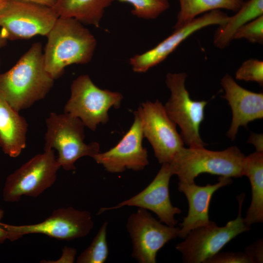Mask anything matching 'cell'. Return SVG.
Segmentation results:
<instances>
[{"mask_svg":"<svg viewBox=\"0 0 263 263\" xmlns=\"http://www.w3.org/2000/svg\"><path fill=\"white\" fill-rule=\"evenodd\" d=\"M54 80L46 71L42 45H32L10 70L0 74V98L19 112L49 93Z\"/></svg>","mask_w":263,"mask_h":263,"instance_id":"cell-1","label":"cell"},{"mask_svg":"<svg viewBox=\"0 0 263 263\" xmlns=\"http://www.w3.org/2000/svg\"><path fill=\"white\" fill-rule=\"evenodd\" d=\"M46 36L44 66L55 80L63 75L66 66L89 62L96 46L91 32L74 18L58 17Z\"/></svg>","mask_w":263,"mask_h":263,"instance_id":"cell-2","label":"cell"},{"mask_svg":"<svg viewBox=\"0 0 263 263\" xmlns=\"http://www.w3.org/2000/svg\"><path fill=\"white\" fill-rule=\"evenodd\" d=\"M245 158L236 146L221 151L205 147H183L169 164L179 183H193L199 175L204 173L229 178L242 177Z\"/></svg>","mask_w":263,"mask_h":263,"instance_id":"cell-3","label":"cell"},{"mask_svg":"<svg viewBox=\"0 0 263 263\" xmlns=\"http://www.w3.org/2000/svg\"><path fill=\"white\" fill-rule=\"evenodd\" d=\"M45 124L44 150H56L57 160L65 170H75V164L78 159L84 156L92 158L100 152L97 142H84L85 126L78 117L68 113L52 112Z\"/></svg>","mask_w":263,"mask_h":263,"instance_id":"cell-4","label":"cell"},{"mask_svg":"<svg viewBox=\"0 0 263 263\" xmlns=\"http://www.w3.org/2000/svg\"><path fill=\"white\" fill-rule=\"evenodd\" d=\"M244 197V193L237 197L239 208L235 219L223 226L211 221L207 225L193 229L176 245L183 263H205L237 236L250 229L251 226L244 223L242 215Z\"/></svg>","mask_w":263,"mask_h":263,"instance_id":"cell-5","label":"cell"},{"mask_svg":"<svg viewBox=\"0 0 263 263\" xmlns=\"http://www.w3.org/2000/svg\"><path fill=\"white\" fill-rule=\"evenodd\" d=\"M123 98L121 93L101 89L89 75H83L73 81L63 111L78 117L85 127L94 131L100 124L107 123L109 109L119 108Z\"/></svg>","mask_w":263,"mask_h":263,"instance_id":"cell-6","label":"cell"},{"mask_svg":"<svg viewBox=\"0 0 263 263\" xmlns=\"http://www.w3.org/2000/svg\"><path fill=\"white\" fill-rule=\"evenodd\" d=\"M60 168L55 150H44L6 177L2 191L3 200L15 203L23 196H39L54 185Z\"/></svg>","mask_w":263,"mask_h":263,"instance_id":"cell-7","label":"cell"},{"mask_svg":"<svg viewBox=\"0 0 263 263\" xmlns=\"http://www.w3.org/2000/svg\"><path fill=\"white\" fill-rule=\"evenodd\" d=\"M187 77L185 72L167 75L166 84L170 95L164 106L170 119L180 127L184 143L191 148L204 147L207 144L201 137L200 128L207 102L191 98L185 86Z\"/></svg>","mask_w":263,"mask_h":263,"instance_id":"cell-8","label":"cell"},{"mask_svg":"<svg viewBox=\"0 0 263 263\" xmlns=\"http://www.w3.org/2000/svg\"><path fill=\"white\" fill-rule=\"evenodd\" d=\"M1 225L12 242L30 234H42L58 240L71 241L88 235L94 222L89 211L69 207L54 210L46 219L37 224L16 225L1 222Z\"/></svg>","mask_w":263,"mask_h":263,"instance_id":"cell-9","label":"cell"},{"mask_svg":"<svg viewBox=\"0 0 263 263\" xmlns=\"http://www.w3.org/2000/svg\"><path fill=\"white\" fill-rule=\"evenodd\" d=\"M58 18L52 8L9 0L0 10V32L7 40L46 36Z\"/></svg>","mask_w":263,"mask_h":263,"instance_id":"cell-10","label":"cell"},{"mask_svg":"<svg viewBox=\"0 0 263 263\" xmlns=\"http://www.w3.org/2000/svg\"><path fill=\"white\" fill-rule=\"evenodd\" d=\"M135 112L141 122L143 136L151 145L158 162L169 163L184 147V142L164 105L158 100L147 101Z\"/></svg>","mask_w":263,"mask_h":263,"instance_id":"cell-11","label":"cell"},{"mask_svg":"<svg viewBox=\"0 0 263 263\" xmlns=\"http://www.w3.org/2000/svg\"><path fill=\"white\" fill-rule=\"evenodd\" d=\"M127 229L132 245V256L140 263H155L158 251L178 237L180 227L163 224L144 208L128 218Z\"/></svg>","mask_w":263,"mask_h":263,"instance_id":"cell-12","label":"cell"},{"mask_svg":"<svg viewBox=\"0 0 263 263\" xmlns=\"http://www.w3.org/2000/svg\"><path fill=\"white\" fill-rule=\"evenodd\" d=\"M162 165L154 178L143 190L116 206L101 207L97 214L125 206L137 207L152 211L161 222L169 226H175L177 221L175 219V215L181 213V209L173 206L170 201L169 183L173 175L169 164Z\"/></svg>","mask_w":263,"mask_h":263,"instance_id":"cell-13","label":"cell"},{"mask_svg":"<svg viewBox=\"0 0 263 263\" xmlns=\"http://www.w3.org/2000/svg\"><path fill=\"white\" fill-rule=\"evenodd\" d=\"M133 114V123L118 144L92 157L108 172L120 173L126 169L140 171L149 164L148 151L142 146L144 136L141 122L135 111Z\"/></svg>","mask_w":263,"mask_h":263,"instance_id":"cell-14","label":"cell"},{"mask_svg":"<svg viewBox=\"0 0 263 263\" xmlns=\"http://www.w3.org/2000/svg\"><path fill=\"white\" fill-rule=\"evenodd\" d=\"M228 16L221 10H213L196 18L173 33L155 47L131 57L130 63L136 73H145L164 61L187 38L206 27L224 24Z\"/></svg>","mask_w":263,"mask_h":263,"instance_id":"cell-15","label":"cell"},{"mask_svg":"<svg viewBox=\"0 0 263 263\" xmlns=\"http://www.w3.org/2000/svg\"><path fill=\"white\" fill-rule=\"evenodd\" d=\"M225 94L222 97L228 102L232 118L227 136L234 140L240 127L247 128L249 122L263 117V94L247 90L240 86L229 74L222 78Z\"/></svg>","mask_w":263,"mask_h":263,"instance_id":"cell-16","label":"cell"},{"mask_svg":"<svg viewBox=\"0 0 263 263\" xmlns=\"http://www.w3.org/2000/svg\"><path fill=\"white\" fill-rule=\"evenodd\" d=\"M231 178L219 176L214 184L201 186L193 183H178V190L186 196L188 203L187 215L180 224L178 237L184 239L193 229L208 225L209 207L213 194L219 188L231 184Z\"/></svg>","mask_w":263,"mask_h":263,"instance_id":"cell-17","label":"cell"},{"mask_svg":"<svg viewBox=\"0 0 263 263\" xmlns=\"http://www.w3.org/2000/svg\"><path fill=\"white\" fill-rule=\"evenodd\" d=\"M28 124L26 119L0 98V148L12 158L26 148Z\"/></svg>","mask_w":263,"mask_h":263,"instance_id":"cell-18","label":"cell"},{"mask_svg":"<svg viewBox=\"0 0 263 263\" xmlns=\"http://www.w3.org/2000/svg\"><path fill=\"white\" fill-rule=\"evenodd\" d=\"M244 176L249 179L251 187L250 205L244 223L249 226L263 222V152L255 151L246 156Z\"/></svg>","mask_w":263,"mask_h":263,"instance_id":"cell-19","label":"cell"},{"mask_svg":"<svg viewBox=\"0 0 263 263\" xmlns=\"http://www.w3.org/2000/svg\"><path fill=\"white\" fill-rule=\"evenodd\" d=\"M115 0H56L52 7L58 17L74 18L99 26L106 8Z\"/></svg>","mask_w":263,"mask_h":263,"instance_id":"cell-20","label":"cell"},{"mask_svg":"<svg viewBox=\"0 0 263 263\" xmlns=\"http://www.w3.org/2000/svg\"><path fill=\"white\" fill-rule=\"evenodd\" d=\"M215 31L213 43L215 46L224 49L233 39L236 32L248 22L263 15V0L244 1L240 8Z\"/></svg>","mask_w":263,"mask_h":263,"instance_id":"cell-21","label":"cell"},{"mask_svg":"<svg viewBox=\"0 0 263 263\" xmlns=\"http://www.w3.org/2000/svg\"><path fill=\"white\" fill-rule=\"evenodd\" d=\"M180 10L173 28L177 29L199 15L215 10L226 9L237 12L244 0H178Z\"/></svg>","mask_w":263,"mask_h":263,"instance_id":"cell-22","label":"cell"},{"mask_svg":"<svg viewBox=\"0 0 263 263\" xmlns=\"http://www.w3.org/2000/svg\"><path fill=\"white\" fill-rule=\"evenodd\" d=\"M108 222H105L89 246L77 258V263H104L109 255L107 242Z\"/></svg>","mask_w":263,"mask_h":263,"instance_id":"cell-23","label":"cell"},{"mask_svg":"<svg viewBox=\"0 0 263 263\" xmlns=\"http://www.w3.org/2000/svg\"><path fill=\"white\" fill-rule=\"evenodd\" d=\"M127 2L133 6L132 15L137 18L154 19L166 11L169 7V0H118Z\"/></svg>","mask_w":263,"mask_h":263,"instance_id":"cell-24","label":"cell"},{"mask_svg":"<svg viewBox=\"0 0 263 263\" xmlns=\"http://www.w3.org/2000/svg\"><path fill=\"white\" fill-rule=\"evenodd\" d=\"M235 78L245 81L256 82L263 85V61L256 59L244 61L235 73Z\"/></svg>","mask_w":263,"mask_h":263,"instance_id":"cell-25","label":"cell"},{"mask_svg":"<svg viewBox=\"0 0 263 263\" xmlns=\"http://www.w3.org/2000/svg\"><path fill=\"white\" fill-rule=\"evenodd\" d=\"M242 38L252 43L263 44V15L248 22L236 32L233 39Z\"/></svg>","mask_w":263,"mask_h":263,"instance_id":"cell-26","label":"cell"},{"mask_svg":"<svg viewBox=\"0 0 263 263\" xmlns=\"http://www.w3.org/2000/svg\"><path fill=\"white\" fill-rule=\"evenodd\" d=\"M205 263H252L244 252H219L207 260Z\"/></svg>","mask_w":263,"mask_h":263,"instance_id":"cell-27","label":"cell"},{"mask_svg":"<svg viewBox=\"0 0 263 263\" xmlns=\"http://www.w3.org/2000/svg\"><path fill=\"white\" fill-rule=\"evenodd\" d=\"M250 258L252 263L263 262V241L261 238L248 245L244 251Z\"/></svg>","mask_w":263,"mask_h":263,"instance_id":"cell-28","label":"cell"},{"mask_svg":"<svg viewBox=\"0 0 263 263\" xmlns=\"http://www.w3.org/2000/svg\"><path fill=\"white\" fill-rule=\"evenodd\" d=\"M76 254V250L75 248L66 246L62 249L61 257L55 262L51 263H74Z\"/></svg>","mask_w":263,"mask_h":263,"instance_id":"cell-29","label":"cell"},{"mask_svg":"<svg viewBox=\"0 0 263 263\" xmlns=\"http://www.w3.org/2000/svg\"><path fill=\"white\" fill-rule=\"evenodd\" d=\"M248 142L254 145L256 151L263 152V134L252 133L249 138Z\"/></svg>","mask_w":263,"mask_h":263,"instance_id":"cell-30","label":"cell"},{"mask_svg":"<svg viewBox=\"0 0 263 263\" xmlns=\"http://www.w3.org/2000/svg\"><path fill=\"white\" fill-rule=\"evenodd\" d=\"M23 2L43 5L52 8L56 1V0H17Z\"/></svg>","mask_w":263,"mask_h":263,"instance_id":"cell-31","label":"cell"},{"mask_svg":"<svg viewBox=\"0 0 263 263\" xmlns=\"http://www.w3.org/2000/svg\"><path fill=\"white\" fill-rule=\"evenodd\" d=\"M4 211L0 207V244L3 243L6 240H8L7 231L1 226V221L4 216Z\"/></svg>","mask_w":263,"mask_h":263,"instance_id":"cell-32","label":"cell"},{"mask_svg":"<svg viewBox=\"0 0 263 263\" xmlns=\"http://www.w3.org/2000/svg\"><path fill=\"white\" fill-rule=\"evenodd\" d=\"M7 42V39L5 38L0 31V48L4 46Z\"/></svg>","mask_w":263,"mask_h":263,"instance_id":"cell-33","label":"cell"},{"mask_svg":"<svg viewBox=\"0 0 263 263\" xmlns=\"http://www.w3.org/2000/svg\"><path fill=\"white\" fill-rule=\"evenodd\" d=\"M9 0H0V10L7 3Z\"/></svg>","mask_w":263,"mask_h":263,"instance_id":"cell-34","label":"cell"}]
</instances>
